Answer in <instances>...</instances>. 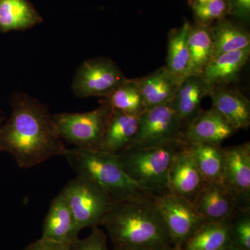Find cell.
I'll list each match as a JSON object with an SVG mask.
<instances>
[{"label": "cell", "instance_id": "26", "mask_svg": "<svg viewBox=\"0 0 250 250\" xmlns=\"http://www.w3.org/2000/svg\"><path fill=\"white\" fill-rule=\"evenodd\" d=\"M112 109L140 116L146 110L137 79H126L108 96L103 98Z\"/></svg>", "mask_w": 250, "mask_h": 250}, {"label": "cell", "instance_id": "6", "mask_svg": "<svg viewBox=\"0 0 250 250\" xmlns=\"http://www.w3.org/2000/svg\"><path fill=\"white\" fill-rule=\"evenodd\" d=\"M80 231L103 225L113 200L96 184L77 176L62 189Z\"/></svg>", "mask_w": 250, "mask_h": 250}, {"label": "cell", "instance_id": "29", "mask_svg": "<svg viewBox=\"0 0 250 250\" xmlns=\"http://www.w3.org/2000/svg\"><path fill=\"white\" fill-rule=\"evenodd\" d=\"M72 250H109L107 246V236L103 230L92 228L91 233L86 238H77L71 245Z\"/></svg>", "mask_w": 250, "mask_h": 250}, {"label": "cell", "instance_id": "23", "mask_svg": "<svg viewBox=\"0 0 250 250\" xmlns=\"http://www.w3.org/2000/svg\"><path fill=\"white\" fill-rule=\"evenodd\" d=\"M190 26L188 22H186L182 27L173 29L169 34L166 67L179 82L189 75L190 54L188 42Z\"/></svg>", "mask_w": 250, "mask_h": 250}, {"label": "cell", "instance_id": "4", "mask_svg": "<svg viewBox=\"0 0 250 250\" xmlns=\"http://www.w3.org/2000/svg\"><path fill=\"white\" fill-rule=\"evenodd\" d=\"M64 156L77 176L96 184L113 201L147 195L125 173L116 154L74 147Z\"/></svg>", "mask_w": 250, "mask_h": 250}, {"label": "cell", "instance_id": "17", "mask_svg": "<svg viewBox=\"0 0 250 250\" xmlns=\"http://www.w3.org/2000/svg\"><path fill=\"white\" fill-rule=\"evenodd\" d=\"M139 116L113 110L100 150L118 154L130 147L139 129Z\"/></svg>", "mask_w": 250, "mask_h": 250}, {"label": "cell", "instance_id": "19", "mask_svg": "<svg viewBox=\"0 0 250 250\" xmlns=\"http://www.w3.org/2000/svg\"><path fill=\"white\" fill-rule=\"evenodd\" d=\"M137 80L146 109L170 103L180 83L166 66Z\"/></svg>", "mask_w": 250, "mask_h": 250}, {"label": "cell", "instance_id": "8", "mask_svg": "<svg viewBox=\"0 0 250 250\" xmlns=\"http://www.w3.org/2000/svg\"><path fill=\"white\" fill-rule=\"evenodd\" d=\"M159 213L165 222L172 246L182 248L207 219L196 209L192 202L166 192L154 197Z\"/></svg>", "mask_w": 250, "mask_h": 250}, {"label": "cell", "instance_id": "9", "mask_svg": "<svg viewBox=\"0 0 250 250\" xmlns=\"http://www.w3.org/2000/svg\"><path fill=\"white\" fill-rule=\"evenodd\" d=\"M121 68L108 58L85 61L77 69L72 88L81 98H107L126 80Z\"/></svg>", "mask_w": 250, "mask_h": 250}, {"label": "cell", "instance_id": "30", "mask_svg": "<svg viewBox=\"0 0 250 250\" xmlns=\"http://www.w3.org/2000/svg\"><path fill=\"white\" fill-rule=\"evenodd\" d=\"M23 250H72L71 245L48 241L41 238L33 242Z\"/></svg>", "mask_w": 250, "mask_h": 250}, {"label": "cell", "instance_id": "13", "mask_svg": "<svg viewBox=\"0 0 250 250\" xmlns=\"http://www.w3.org/2000/svg\"><path fill=\"white\" fill-rule=\"evenodd\" d=\"M80 230L66 200L62 192L51 202L42 226L41 238L72 245L78 238Z\"/></svg>", "mask_w": 250, "mask_h": 250}, {"label": "cell", "instance_id": "5", "mask_svg": "<svg viewBox=\"0 0 250 250\" xmlns=\"http://www.w3.org/2000/svg\"><path fill=\"white\" fill-rule=\"evenodd\" d=\"M112 111L103 100L100 106L93 111L58 113L52 118L63 141L80 149L99 150Z\"/></svg>", "mask_w": 250, "mask_h": 250}, {"label": "cell", "instance_id": "24", "mask_svg": "<svg viewBox=\"0 0 250 250\" xmlns=\"http://www.w3.org/2000/svg\"><path fill=\"white\" fill-rule=\"evenodd\" d=\"M188 44L190 54L188 75H201L213 56L214 48L209 28L200 24L190 26Z\"/></svg>", "mask_w": 250, "mask_h": 250}, {"label": "cell", "instance_id": "32", "mask_svg": "<svg viewBox=\"0 0 250 250\" xmlns=\"http://www.w3.org/2000/svg\"><path fill=\"white\" fill-rule=\"evenodd\" d=\"M221 250H240L239 248H236V247L235 246H231V247H228V248H224V249Z\"/></svg>", "mask_w": 250, "mask_h": 250}, {"label": "cell", "instance_id": "25", "mask_svg": "<svg viewBox=\"0 0 250 250\" xmlns=\"http://www.w3.org/2000/svg\"><path fill=\"white\" fill-rule=\"evenodd\" d=\"M213 42V56L250 47L249 32L225 20L210 29Z\"/></svg>", "mask_w": 250, "mask_h": 250}, {"label": "cell", "instance_id": "15", "mask_svg": "<svg viewBox=\"0 0 250 250\" xmlns=\"http://www.w3.org/2000/svg\"><path fill=\"white\" fill-rule=\"evenodd\" d=\"M192 203L208 221L228 220L238 207L234 197L222 183L206 184Z\"/></svg>", "mask_w": 250, "mask_h": 250}, {"label": "cell", "instance_id": "22", "mask_svg": "<svg viewBox=\"0 0 250 250\" xmlns=\"http://www.w3.org/2000/svg\"><path fill=\"white\" fill-rule=\"evenodd\" d=\"M197 169L207 184H223V147L209 143L188 144Z\"/></svg>", "mask_w": 250, "mask_h": 250}, {"label": "cell", "instance_id": "11", "mask_svg": "<svg viewBox=\"0 0 250 250\" xmlns=\"http://www.w3.org/2000/svg\"><path fill=\"white\" fill-rule=\"evenodd\" d=\"M188 146L172 159L168 172L167 190L172 195L193 202L207 183L197 169Z\"/></svg>", "mask_w": 250, "mask_h": 250}, {"label": "cell", "instance_id": "12", "mask_svg": "<svg viewBox=\"0 0 250 250\" xmlns=\"http://www.w3.org/2000/svg\"><path fill=\"white\" fill-rule=\"evenodd\" d=\"M236 131L214 108L201 111L188 125L183 141L187 144L209 143L220 146Z\"/></svg>", "mask_w": 250, "mask_h": 250}, {"label": "cell", "instance_id": "16", "mask_svg": "<svg viewBox=\"0 0 250 250\" xmlns=\"http://www.w3.org/2000/svg\"><path fill=\"white\" fill-rule=\"evenodd\" d=\"M213 108L216 109L237 131L247 129L250 125L249 99L225 86H213L209 93Z\"/></svg>", "mask_w": 250, "mask_h": 250}, {"label": "cell", "instance_id": "1", "mask_svg": "<svg viewBox=\"0 0 250 250\" xmlns=\"http://www.w3.org/2000/svg\"><path fill=\"white\" fill-rule=\"evenodd\" d=\"M67 150L47 106L27 95H16L9 121L0 129V152H9L27 169Z\"/></svg>", "mask_w": 250, "mask_h": 250}, {"label": "cell", "instance_id": "18", "mask_svg": "<svg viewBox=\"0 0 250 250\" xmlns=\"http://www.w3.org/2000/svg\"><path fill=\"white\" fill-rule=\"evenodd\" d=\"M250 55V47L213 57L202 77L210 86H222L235 82Z\"/></svg>", "mask_w": 250, "mask_h": 250}, {"label": "cell", "instance_id": "3", "mask_svg": "<svg viewBox=\"0 0 250 250\" xmlns=\"http://www.w3.org/2000/svg\"><path fill=\"white\" fill-rule=\"evenodd\" d=\"M178 141L145 147H130L116 154L125 173L149 196L168 192L167 179L172 159L187 147Z\"/></svg>", "mask_w": 250, "mask_h": 250}, {"label": "cell", "instance_id": "21", "mask_svg": "<svg viewBox=\"0 0 250 250\" xmlns=\"http://www.w3.org/2000/svg\"><path fill=\"white\" fill-rule=\"evenodd\" d=\"M234 246L228 220L207 221L184 245L183 250H221Z\"/></svg>", "mask_w": 250, "mask_h": 250}, {"label": "cell", "instance_id": "2", "mask_svg": "<svg viewBox=\"0 0 250 250\" xmlns=\"http://www.w3.org/2000/svg\"><path fill=\"white\" fill-rule=\"evenodd\" d=\"M103 225L114 248L166 250L172 246L152 197L141 195L113 201Z\"/></svg>", "mask_w": 250, "mask_h": 250}, {"label": "cell", "instance_id": "31", "mask_svg": "<svg viewBox=\"0 0 250 250\" xmlns=\"http://www.w3.org/2000/svg\"><path fill=\"white\" fill-rule=\"evenodd\" d=\"M231 11L239 17L248 19L250 13V0H230Z\"/></svg>", "mask_w": 250, "mask_h": 250}, {"label": "cell", "instance_id": "33", "mask_svg": "<svg viewBox=\"0 0 250 250\" xmlns=\"http://www.w3.org/2000/svg\"><path fill=\"white\" fill-rule=\"evenodd\" d=\"M166 250H183L182 248H175L174 246H171L170 248H167Z\"/></svg>", "mask_w": 250, "mask_h": 250}, {"label": "cell", "instance_id": "7", "mask_svg": "<svg viewBox=\"0 0 250 250\" xmlns=\"http://www.w3.org/2000/svg\"><path fill=\"white\" fill-rule=\"evenodd\" d=\"M187 126L170 103L148 108L140 115L139 129L130 147H152L184 141Z\"/></svg>", "mask_w": 250, "mask_h": 250}, {"label": "cell", "instance_id": "14", "mask_svg": "<svg viewBox=\"0 0 250 250\" xmlns=\"http://www.w3.org/2000/svg\"><path fill=\"white\" fill-rule=\"evenodd\" d=\"M211 88L202 75H188L179 83L170 104L187 125L201 112L202 100Z\"/></svg>", "mask_w": 250, "mask_h": 250}, {"label": "cell", "instance_id": "35", "mask_svg": "<svg viewBox=\"0 0 250 250\" xmlns=\"http://www.w3.org/2000/svg\"><path fill=\"white\" fill-rule=\"evenodd\" d=\"M3 118H0V129H1V124H2Z\"/></svg>", "mask_w": 250, "mask_h": 250}, {"label": "cell", "instance_id": "28", "mask_svg": "<svg viewBox=\"0 0 250 250\" xmlns=\"http://www.w3.org/2000/svg\"><path fill=\"white\" fill-rule=\"evenodd\" d=\"M190 6L198 21V24L207 27L216 20H223L231 11L230 0H213L205 3L191 0Z\"/></svg>", "mask_w": 250, "mask_h": 250}, {"label": "cell", "instance_id": "34", "mask_svg": "<svg viewBox=\"0 0 250 250\" xmlns=\"http://www.w3.org/2000/svg\"><path fill=\"white\" fill-rule=\"evenodd\" d=\"M196 1L200 3H205L208 2V1H213V0H196Z\"/></svg>", "mask_w": 250, "mask_h": 250}, {"label": "cell", "instance_id": "20", "mask_svg": "<svg viewBox=\"0 0 250 250\" xmlns=\"http://www.w3.org/2000/svg\"><path fill=\"white\" fill-rule=\"evenodd\" d=\"M42 21L27 0H0V31L25 30Z\"/></svg>", "mask_w": 250, "mask_h": 250}, {"label": "cell", "instance_id": "10", "mask_svg": "<svg viewBox=\"0 0 250 250\" xmlns=\"http://www.w3.org/2000/svg\"><path fill=\"white\" fill-rule=\"evenodd\" d=\"M223 184L238 207H250V143L223 148Z\"/></svg>", "mask_w": 250, "mask_h": 250}, {"label": "cell", "instance_id": "36", "mask_svg": "<svg viewBox=\"0 0 250 250\" xmlns=\"http://www.w3.org/2000/svg\"><path fill=\"white\" fill-rule=\"evenodd\" d=\"M113 250H123V249H118V248H114Z\"/></svg>", "mask_w": 250, "mask_h": 250}, {"label": "cell", "instance_id": "27", "mask_svg": "<svg viewBox=\"0 0 250 250\" xmlns=\"http://www.w3.org/2000/svg\"><path fill=\"white\" fill-rule=\"evenodd\" d=\"M227 220L234 246L241 250H250V207L238 206Z\"/></svg>", "mask_w": 250, "mask_h": 250}]
</instances>
